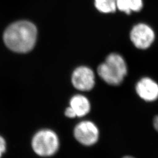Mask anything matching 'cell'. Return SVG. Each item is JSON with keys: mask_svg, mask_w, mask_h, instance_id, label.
<instances>
[{"mask_svg": "<svg viewBox=\"0 0 158 158\" xmlns=\"http://www.w3.org/2000/svg\"><path fill=\"white\" fill-rule=\"evenodd\" d=\"M37 37V29L32 23L20 21L13 23L6 29L3 40L11 51L26 53L34 48Z\"/></svg>", "mask_w": 158, "mask_h": 158, "instance_id": "6da1fadb", "label": "cell"}, {"mask_svg": "<svg viewBox=\"0 0 158 158\" xmlns=\"http://www.w3.org/2000/svg\"><path fill=\"white\" fill-rule=\"evenodd\" d=\"M127 66L124 58L117 53H111L101 64L97 72L104 81L113 85L121 84L127 74Z\"/></svg>", "mask_w": 158, "mask_h": 158, "instance_id": "7a4b0ae2", "label": "cell"}, {"mask_svg": "<svg viewBox=\"0 0 158 158\" xmlns=\"http://www.w3.org/2000/svg\"><path fill=\"white\" fill-rule=\"evenodd\" d=\"M31 147L37 155L49 157L56 153L60 147L58 136L53 131L48 129L38 131L31 141Z\"/></svg>", "mask_w": 158, "mask_h": 158, "instance_id": "3957f363", "label": "cell"}, {"mask_svg": "<svg viewBox=\"0 0 158 158\" xmlns=\"http://www.w3.org/2000/svg\"><path fill=\"white\" fill-rule=\"evenodd\" d=\"M73 135L80 144L90 147L95 145L98 141L100 132L95 124L90 121H84L75 127Z\"/></svg>", "mask_w": 158, "mask_h": 158, "instance_id": "277c9868", "label": "cell"}, {"mask_svg": "<svg viewBox=\"0 0 158 158\" xmlns=\"http://www.w3.org/2000/svg\"><path fill=\"white\" fill-rule=\"evenodd\" d=\"M155 38V32L149 25L145 23H138L132 29L130 38L136 48L146 49L152 44Z\"/></svg>", "mask_w": 158, "mask_h": 158, "instance_id": "5b68a950", "label": "cell"}, {"mask_svg": "<svg viewBox=\"0 0 158 158\" xmlns=\"http://www.w3.org/2000/svg\"><path fill=\"white\" fill-rule=\"evenodd\" d=\"M72 83L79 90H90L95 84L94 74L87 67L77 68L72 75Z\"/></svg>", "mask_w": 158, "mask_h": 158, "instance_id": "8992f818", "label": "cell"}, {"mask_svg": "<svg viewBox=\"0 0 158 158\" xmlns=\"http://www.w3.org/2000/svg\"><path fill=\"white\" fill-rule=\"evenodd\" d=\"M136 91L138 96L146 102H153L158 98V85L149 77L142 78L137 83Z\"/></svg>", "mask_w": 158, "mask_h": 158, "instance_id": "52a82bcc", "label": "cell"}, {"mask_svg": "<svg viewBox=\"0 0 158 158\" xmlns=\"http://www.w3.org/2000/svg\"><path fill=\"white\" fill-rule=\"evenodd\" d=\"M70 107L73 110L76 117H82L90 112V104L85 96L77 95L71 99Z\"/></svg>", "mask_w": 158, "mask_h": 158, "instance_id": "ba28073f", "label": "cell"}, {"mask_svg": "<svg viewBox=\"0 0 158 158\" xmlns=\"http://www.w3.org/2000/svg\"><path fill=\"white\" fill-rule=\"evenodd\" d=\"M117 8L127 14L140 11L143 8L142 0H117Z\"/></svg>", "mask_w": 158, "mask_h": 158, "instance_id": "9c48e42d", "label": "cell"}, {"mask_svg": "<svg viewBox=\"0 0 158 158\" xmlns=\"http://www.w3.org/2000/svg\"><path fill=\"white\" fill-rule=\"evenodd\" d=\"M117 0H94V4L98 11L108 14L117 10Z\"/></svg>", "mask_w": 158, "mask_h": 158, "instance_id": "30bf717a", "label": "cell"}, {"mask_svg": "<svg viewBox=\"0 0 158 158\" xmlns=\"http://www.w3.org/2000/svg\"><path fill=\"white\" fill-rule=\"evenodd\" d=\"M6 143L4 138L0 135V158L2 157L3 154L6 152Z\"/></svg>", "mask_w": 158, "mask_h": 158, "instance_id": "8fae6325", "label": "cell"}, {"mask_svg": "<svg viewBox=\"0 0 158 158\" xmlns=\"http://www.w3.org/2000/svg\"><path fill=\"white\" fill-rule=\"evenodd\" d=\"M65 115L66 117H68V118H73L76 117L73 110L70 107L66 108L65 111Z\"/></svg>", "mask_w": 158, "mask_h": 158, "instance_id": "7c38bea8", "label": "cell"}, {"mask_svg": "<svg viewBox=\"0 0 158 158\" xmlns=\"http://www.w3.org/2000/svg\"><path fill=\"white\" fill-rule=\"evenodd\" d=\"M153 127L158 132V115L155 117V118L153 119Z\"/></svg>", "mask_w": 158, "mask_h": 158, "instance_id": "4fadbf2b", "label": "cell"}, {"mask_svg": "<svg viewBox=\"0 0 158 158\" xmlns=\"http://www.w3.org/2000/svg\"><path fill=\"white\" fill-rule=\"evenodd\" d=\"M123 158H135L133 156H125Z\"/></svg>", "mask_w": 158, "mask_h": 158, "instance_id": "5bb4252c", "label": "cell"}]
</instances>
